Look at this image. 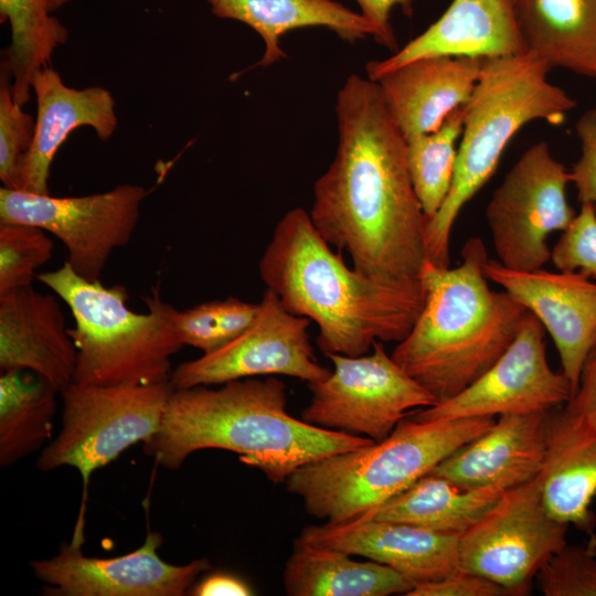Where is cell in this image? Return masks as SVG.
Returning <instances> with one entry per match:
<instances>
[{"label":"cell","instance_id":"1","mask_svg":"<svg viewBox=\"0 0 596 596\" xmlns=\"http://www.w3.org/2000/svg\"><path fill=\"white\" fill-rule=\"evenodd\" d=\"M339 141L317 179L310 219L353 268L385 280L419 278L427 217L414 190L406 140L376 82L351 74L338 93Z\"/></svg>","mask_w":596,"mask_h":596},{"label":"cell","instance_id":"2","mask_svg":"<svg viewBox=\"0 0 596 596\" xmlns=\"http://www.w3.org/2000/svg\"><path fill=\"white\" fill-rule=\"evenodd\" d=\"M258 272L289 312L317 323L324 354L360 356L376 341H402L424 304L419 278L385 280L350 269L301 207L277 223Z\"/></svg>","mask_w":596,"mask_h":596},{"label":"cell","instance_id":"3","mask_svg":"<svg viewBox=\"0 0 596 596\" xmlns=\"http://www.w3.org/2000/svg\"><path fill=\"white\" fill-rule=\"evenodd\" d=\"M220 385L173 390L159 429L143 441L145 454L174 470L198 450H228L272 482L285 483L305 464L374 443L291 416L285 383L276 377Z\"/></svg>","mask_w":596,"mask_h":596},{"label":"cell","instance_id":"4","mask_svg":"<svg viewBox=\"0 0 596 596\" xmlns=\"http://www.w3.org/2000/svg\"><path fill=\"white\" fill-rule=\"evenodd\" d=\"M461 263L439 267L425 260L419 280L424 304L393 360L438 403L487 372L512 344L529 310L505 290L488 285V259L480 237L461 248Z\"/></svg>","mask_w":596,"mask_h":596},{"label":"cell","instance_id":"5","mask_svg":"<svg viewBox=\"0 0 596 596\" xmlns=\"http://www.w3.org/2000/svg\"><path fill=\"white\" fill-rule=\"evenodd\" d=\"M550 70L546 62L529 52L482 58L480 76L464 106V128L449 192L426 223V260L449 267L454 223L464 205L494 173L513 136L533 120L560 125L576 106L575 99L547 79Z\"/></svg>","mask_w":596,"mask_h":596},{"label":"cell","instance_id":"6","mask_svg":"<svg viewBox=\"0 0 596 596\" xmlns=\"http://www.w3.org/2000/svg\"><path fill=\"white\" fill-rule=\"evenodd\" d=\"M494 422L405 417L381 441L298 467L286 479V489L301 499L309 515L329 524L348 523L411 487Z\"/></svg>","mask_w":596,"mask_h":596},{"label":"cell","instance_id":"7","mask_svg":"<svg viewBox=\"0 0 596 596\" xmlns=\"http://www.w3.org/2000/svg\"><path fill=\"white\" fill-rule=\"evenodd\" d=\"M70 308L68 328L76 349L73 382L86 385H141L170 380L171 358L182 347L175 329L177 309L158 289L145 299L149 311L136 313L121 285L104 286L77 275L67 262L36 274Z\"/></svg>","mask_w":596,"mask_h":596},{"label":"cell","instance_id":"8","mask_svg":"<svg viewBox=\"0 0 596 596\" xmlns=\"http://www.w3.org/2000/svg\"><path fill=\"white\" fill-rule=\"evenodd\" d=\"M172 392L169 381L113 386L70 383L60 392L61 430L42 449L38 469L75 468L82 478L85 502L94 471L159 429Z\"/></svg>","mask_w":596,"mask_h":596},{"label":"cell","instance_id":"9","mask_svg":"<svg viewBox=\"0 0 596 596\" xmlns=\"http://www.w3.org/2000/svg\"><path fill=\"white\" fill-rule=\"evenodd\" d=\"M571 173L545 141L528 148L488 202L485 216L498 262L532 272L551 260L547 238L565 231L576 213L566 198Z\"/></svg>","mask_w":596,"mask_h":596},{"label":"cell","instance_id":"10","mask_svg":"<svg viewBox=\"0 0 596 596\" xmlns=\"http://www.w3.org/2000/svg\"><path fill=\"white\" fill-rule=\"evenodd\" d=\"M330 375L309 383V404L301 419L327 429L385 439L413 408L437 404L435 397L389 355L381 341L368 355L326 354Z\"/></svg>","mask_w":596,"mask_h":596},{"label":"cell","instance_id":"11","mask_svg":"<svg viewBox=\"0 0 596 596\" xmlns=\"http://www.w3.org/2000/svg\"><path fill=\"white\" fill-rule=\"evenodd\" d=\"M541 472L507 489L497 503L458 538V568L512 592L530 593L541 566L566 544L568 524L553 519L542 500Z\"/></svg>","mask_w":596,"mask_h":596},{"label":"cell","instance_id":"12","mask_svg":"<svg viewBox=\"0 0 596 596\" xmlns=\"http://www.w3.org/2000/svg\"><path fill=\"white\" fill-rule=\"evenodd\" d=\"M147 190L120 184L84 196L57 198L21 190L0 189V224L40 227L61 240L66 262L88 280H99L117 247L129 243Z\"/></svg>","mask_w":596,"mask_h":596},{"label":"cell","instance_id":"13","mask_svg":"<svg viewBox=\"0 0 596 596\" xmlns=\"http://www.w3.org/2000/svg\"><path fill=\"white\" fill-rule=\"evenodd\" d=\"M254 324L221 349L187 361L172 370L173 390L220 385L260 375H287L309 383L327 379L310 344V319L289 312L270 289L259 302Z\"/></svg>","mask_w":596,"mask_h":596},{"label":"cell","instance_id":"14","mask_svg":"<svg viewBox=\"0 0 596 596\" xmlns=\"http://www.w3.org/2000/svg\"><path fill=\"white\" fill-rule=\"evenodd\" d=\"M163 542L158 532H148L142 545L121 556L99 558L82 552L84 526L75 525L73 538L56 555L30 563L44 583L47 595L55 596H183L200 574L210 568L207 558L183 565L160 558Z\"/></svg>","mask_w":596,"mask_h":596},{"label":"cell","instance_id":"15","mask_svg":"<svg viewBox=\"0 0 596 596\" xmlns=\"http://www.w3.org/2000/svg\"><path fill=\"white\" fill-rule=\"evenodd\" d=\"M571 396L567 377L547 362L543 326L529 313L512 344L479 379L454 397L406 417L434 421L547 412Z\"/></svg>","mask_w":596,"mask_h":596},{"label":"cell","instance_id":"16","mask_svg":"<svg viewBox=\"0 0 596 596\" xmlns=\"http://www.w3.org/2000/svg\"><path fill=\"white\" fill-rule=\"evenodd\" d=\"M483 273L521 302L549 332L573 395L585 359L596 342V283L579 272H517L491 259L483 264Z\"/></svg>","mask_w":596,"mask_h":596},{"label":"cell","instance_id":"17","mask_svg":"<svg viewBox=\"0 0 596 596\" xmlns=\"http://www.w3.org/2000/svg\"><path fill=\"white\" fill-rule=\"evenodd\" d=\"M458 538L425 528L374 519L304 528L299 540L385 564L414 584L458 570Z\"/></svg>","mask_w":596,"mask_h":596},{"label":"cell","instance_id":"18","mask_svg":"<svg viewBox=\"0 0 596 596\" xmlns=\"http://www.w3.org/2000/svg\"><path fill=\"white\" fill-rule=\"evenodd\" d=\"M515 0H453L441 17L392 56L366 64L368 78L412 61L439 56L496 57L525 53Z\"/></svg>","mask_w":596,"mask_h":596},{"label":"cell","instance_id":"19","mask_svg":"<svg viewBox=\"0 0 596 596\" xmlns=\"http://www.w3.org/2000/svg\"><path fill=\"white\" fill-rule=\"evenodd\" d=\"M36 98L35 129L32 145L20 170V190L51 194V164L68 135L84 126L93 128L102 140L109 139L117 128L115 99L100 86L71 88L50 65L31 79Z\"/></svg>","mask_w":596,"mask_h":596},{"label":"cell","instance_id":"20","mask_svg":"<svg viewBox=\"0 0 596 596\" xmlns=\"http://www.w3.org/2000/svg\"><path fill=\"white\" fill-rule=\"evenodd\" d=\"M547 412L499 416L487 432L456 449L429 473L464 489H510L530 481L544 467Z\"/></svg>","mask_w":596,"mask_h":596},{"label":"cell","instance_id":"21","mask_svg":"<svg viewBox=\"0 0 596 596\" xmlns=\"http://www.w3.org/2000/svg\"><path fill=\"white\" fill-rule=\"evenodd\" d=\"M76 349L55 296L32 285L0 296V370L30 371L60 392L73 382Z\"/></svg>","mask_w":596,"mask_h":596},{"label":"cell","instance_id":"22","mask_svg":"<svg viewBox=\"0 0 596 596\" xmlns=\"http://www.w3.org/2000/svg\"><path fill=\"white\" fill-rule=\"evenodd\" d=\"M482 58L439 55L406 63L375 81L405 140L437 130L470 99Z\"/></svg>","mask_w":596,"mask_h":596},{"label":"cell","instance_id":"23","mask_svg":"<svg viewBox=\"0 0 596 596\" xmlns=\"http://www.w3.org/2000/svg\"><path fill=\"white\" fill-rule=\"evenodd\" d=\"M542 500L555 520L592 532L590 504L596 496V434L561 406L547 412V448Z\"/></svg>","mask_w":596,"mask_h":596},{"label":"cell","instance_id":"24","mask_svg":"<svg viewBox=\"0 0 596 596\" xmlns=\"http://www.w3.org/2000/svg\"><path fill=\"white\" fill-rule=\"evenodd\" d=\"M211 12L221 19L243 22L264 40L265 51L254 66L267 67L287 55L280 38L292 30L324 26L341 40L355 42L373 38L374 25L361 13L334 0H206Z\"/></svg>","mask_w":596,"mask_h":596},{"label":"cell","instance_id":"25","mask_svg":"<svg viewBox=\"0 0 596 596\" xmlns=\"http://www.w3.org/2000/svg\"><path fill=\"white\" fill-rule=\"evenodd\" d=\"M515 11L526 52L596 77V0H515Z\"/></svg>","mask_w":596,"mask_h":596},{"label":"cell","instance_id":"26","mask_svg":"<svg viewBox=\"0 0 596 596\" xmlns=\"http://www.w3.org/2000/svg\"><path fill=\"white\" fill-rule=\"evenodd\" d=\"M284 587L289 596H387L406 595L414 584L385 564L354 561L297 538L285 565Z\"/></svg>","mask_w":596,"mask_h":596},{"label":"cell","instance_id":"27","mask_svg":"<svg viewBox=\"0 0 596 596\" xmlns=\"http://www.w3.org/2000/svg\"><path fill=\"white\" fill-rule=\"evenodd\" d=\"M505 490L496 486L464 489L444 477L427 473L356 520L401 522L460 536L497 503Z\"/></svg>","mask_w":596,"mask_h":596},{"label":"cell","instance_id":"28","mask_svg":"<svg viewBox=\"0 0 596 596\" xmlns=\"http://www.w3.org/2000/svg\"><path fill=\"white\" fill-rule=\"evenodd\" d=\"M57 393V389L33 372H1V467L11 466L50 443Z\"/></svg>","mask_w":596,"mask_h":596},{"label":"cell","instance_id":"29","mask_svg":"<svg viewBox=\"0 0 596 596\" xmlns=\"http://www.w3.org/2000/svg\"><path fill=\"white\" fill-rule=\"evenodd\" d=\"M0 20L10 25L4 65L14 100L23 107L30 99L33 75L50 65L54 50L67 41L68 31L52 15L46 0H0Z\"/></svg>","mask_w":596,"mask_h":596},{"label":"cell","instance_id":"30","mask_svg":"<svg viewBox=\"0 0 596 596\" xmlns=\"http://www.w3.org/2000/svg\"><path fill=\"white\" fill-rule=\"evenodd\" d=\"M464 116L461 106L453 110L437 130L406 140L409 177L427 221L438 212L449 192Z\"/></svg>","mask_w":596,"mask_h":596},{"label":"cell","instance_id":"31","mask_svg":"<svg viewBox=\"0 0 596 596\" xmlns=\"http://www.w3.org/2000/svg\"><path fill=\"white\" fill-rule=\"evenodd\" d=\"M53 252L46 231L26 224H0V296L32 285L35 270Z\"/></svg>","mask_w":596,"mask_h":596},{"label":"cell","instance_id":"32","mask_svg":"<svg viewBox=\"0 0 596 596\" xmlns=\"http://www.w3.org/2000/svg\"><path fill=\"white\" fill-rule=\"evenodd\" d=\"M35 119L17 104L11 76L2 63L0 76V179L4 188L20 190V170L34 137Z\"/></svg>","mask_w":596,"mask_h":596},{"label":"cell","instance_id":"33","mask_svg":"<svg viewBox=\"0 0 596 596\" xmlns=\"http://www.w3.org/2000/svg\"><path fill=\"white\" fill-rule=\"evenodd\" d=\"M538 586L544 596H596V542L567 545L541 566Z\"/></svg>","mask_w":596,"mask_h":596},{"label":"cell","instance_id":"34","mask_svg":"<svg viewBox=\"0 0 596 596\" xmlns=\"http://www.w3.org/2000/svg\"><path fill=\"white\" fill-rule=\"evenodd\" d=\"M551 260L557 270L596 277V210L590 203H581L579 212L553 246Z\"/></svg>","mask_w":596,"mask_h":596},{"label":"cell","instance_id":"35","mask_svg":"<svg viewBox=\"0 0 596 596\" xmlns=\"http://www.w3.org/2000/svg\"><path fill=\"white\" fill-rule=\"evenodd\" d=\"M175 329L183 345L194 347L207 354L230 342L220 300L199 304L177 311Z\"/></svg>","mask_w":596,"mask_h":596},{"label":"cell","instance_id":"36","mask_svg":"<svg viewBox=\"0 0 596 596\" xmlns=\"http://www.w3.org/2000/svg\"><path fill=\"white\" fill-rule=\"evenodd\" d=\"M582 153L574 163L571 182L577 190L581 203H590L596 210V109L582 115L576 124Z\"/></svg>","mask_w":596,"mask_h":596},{"label":"cell","instance_id":"37","mask_svg":"<svg viewBox=\"0 0 596 596\" xmlns=\"http://www.w3.org/2000/svg\"><path fill=\"white\" fill-rule=\"evenodd\" d=\"M406 596H513V594L485 576L458 568L438 581L416 585Z\"/></svg>","mask_w":596,"mask_h":596},{"label":"cell","instance_id":"38","mask_svg":"<svg viewBox=\"0 0 596 596\" xmlns=\"http://www.w3.org/2000/svg\"><path fill=\"white\" fill-rule=\"evenodd\" d=\"M563 408L581 425L596 434V342L585 359L578 386Z\"/></svg>","mask_w":596,"mask_h":596},{"label":"cell","instance_id":"39","mask_svg":"<svg viewBox=\"0 0 596 596\" xmlns=\"http://www.w3.org/2000/svg\"><path fill=\"white\" fill-rule=\"evenodd\" d=\"M361 8V14L375 28L374 40L390 49L397 51V42L390 23V14L394 7L400 6L404 13L413 11V0H356Z\"/></svg>","mask_w":596,"mask_h":596},{"label":"cell","instance_id":"40","mask_svg":"<svg viewBox=\"0 0 596 596\" xmlns=\"http://www.w3.org/2000/svg\"><path fill=\"white\" fill-rule=\"evenodd\" d=\"M191 595L194 596H249L251 587L238 577L230 574L215 573L193 585Z\"/></svg>","mask_w":596,"mask_h":596},{"label":"cell","instance_id":"41","mask_svg":"<svg viewBox=\"0 0 596 596\" xmlns=\"http://www.w3.org/2000/svg\"><path fill=\"white\" fill-rule=\"evenodd\" d=\"M71 0H46V3H47V7H49V10L51 12L60 9L61 7H63L64 4L68 3Z\"/></svg>","mask_w":596,"mask_h":596}]
</instances>
